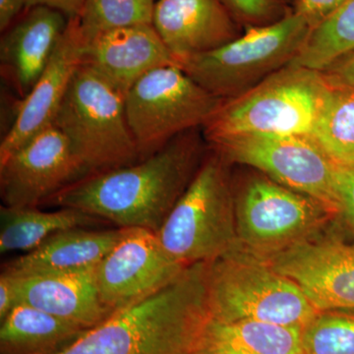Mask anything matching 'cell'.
<instances>
[{"label": "cell", "mask_w": 354, "mask_h": 354, "mask_svg": "<svg viewBox=\"0 0 354 354\" xmlns=\"http://www.w3.org/2000/svg\"><path fill=\"white\" fill-rule=\"evenodd\" d=\"M193 133L179 135L135 164L85 177L44 204L157 234L201 167L202 142Z\"/></svg>", "instance_id": "cell-1"}, {"label": "cell", "mask_w": 354, "mask_h": 354, "mask_svg": "<svg viewBox=\"0 0 354 354\" xmlns=\"http://www.w3.org/2000/svg\"><path fill=\"white\" fill-rule=\"evenodd\" d=\"M208 263L188 266L165 290L116 312L53 354H194L211 319Z\"/></svg>", "instance_id": "cell-2"}, {"label": "cell", "mask_w": 354, "mask_h": 354, "mask_svg": "<svg viewBox=\"0 0 354 354\" xmlns=\"http://www.w3.org/2000/svg\"><path fill=\"white\" fill-rule=\"evenodd\" d=\"M333 88L325 72L286 65L223 101L205 134L208 140L245 134L310 137Z\"/></svg>", "instance_id": "cell-3"}, {"label": "cell", "mask_w": 354, "mask_h": 354, "mask_svg": "<svg viewBox=\"0 0 354 354\" xmlns=\"http://www.w3.org/2000/svg\"><path fill=\"white\" fill-rule=\"evenodd\" d=\"M207 290L211 319L220 322L304 329L319 312L292 279L241 247L209 262Z\"/></svg>", "instance_id": "cell-4"}, {"label": "cell", "mask_w": 354, "mask_h": 354, "mask_svg": "<svg viewBox=\"0 0 354 354\" xmlns=\"http://www.w3.org/2000/svg\"><path fill=\"white\" fill-rule=\"evenodd\" d=\"M53 125L68 139L88 176L141 160L125 95L85 65L77 70Z\"/></svg>", "instance_id": "cell-5"}, {"label": "cell", "mask_w": 354, "mask_h": 354, "mask_svg": "<svg viewBox=\"0 0 354 354\" xmlns=\"http://www.w3.org/2000/svg\"><path fill=\"white\" fill-rule=\"evenodd\" d=\"M227 164L218 153L205 158L157 232L165 250L186 267L212 262L241 247Z\"/></svg>", "instance_id": "cell-6"}, {"label": "cell", "mask_w": 354, "mask_h": 354, "mask_svg": "<svg viewBox=\"0 0 354 354\" xmlns=\"http://www.w3.org/2000/svg\"><path fill=\"white\" fill-rule=\"evenodd\" d=\"M311 29L308 20L292 11L274 24L247 28L216 50L179 60L178 66L211 94L234 99L290 64Z\"/></svg>", "instance_id": "cell-7"}, {"label": "cell", "mask_w": 354, "mask_h": 354, "mask_svg": "<svg viewBox=\"0 0 354 354\" xmlns=\"http://www.w3.org/2000/svg\"><path fill=\"white\" fill-rule=\"evenodd\" d=\"M239 246L267 260L320 234L335 218L325 205L265 174L234 191Z\"/></svg>", "instance_id": "cell-8"}, {"label": "cell", "mask_w": 354, "mask_h": 354, "mask_svg": "<svg viewBox=\"0 0 354 354\" xmlns=\"http://www.w3.org/2000/svg\"><path fill=\"white\" fill-rule=\"evenodd\" d=\"M223 100L205 90L178 65L146 74L125 95V111L141 160L172 139L205 127Z\"/></svg>", "instance_id": "cell-9"}, {"label": "cell", "mask_w": 354, "mask_h": 354, "mask_svg": "<svg viewBox=\"0 0 354 354\" xmlns=\"http://www.w3.org/2000/svg\"><path fill=\"white\" fill-rule=\"evenodd\" d=\"M209 141L227 164L254 167L281 185L318 200L339 216L337 165L310 137L245 134Z\"/></svg>", "instance_id": "cell-10"}, {"label": "cell", "mask_w": 354, "mask_h": 354, "mask_svg": "<svg viewBox=\"0 0 354 354\" xmlns=\"http://www.w3.org/2000/svg\"><path fill=\"white\" fill-rule=\"evenodd\" d=\"M88 176L68 139L50 125L0 162L2 205L36 208Z\"/></svg>", "instance_id": "cell-11"}, {"label": "cell", "mask_w": 354, "mask_h": 354, "mask_svg": "<svg viewBox=\"0 0 354 354\" xmlns=\"http://www.w3.org/2000/svg\"><path fill=\"white\" fill-rule=\"evenodd\" d=\"M186 268L165 250L157 234L128 228L95 267V276L102 302L116 313L165 290Z\"/></svg>", "instance_id": "cell-12"}, {"label": "cell", "mask_w": 354, "mask_h": 354, "mask_svg": "<svg viewBox=\"0 0 354 354\" xmlns=\"http://www.w3.org/2000/svg\"><path fill=\"white\" fill-rule=\"evenodd\" d=\"M266 261L292 279L319 312L354 311L353 243L317 235Z\"/></svg>", "instance_id": "cell-13"}, {"label": "cell", "mask_w": 354, "mask_h": 354, "mask_svg": "<svg viewBox=\"0 0 354 354\" xmlns=\"http://www.w3.org/2000/svg\"><path fill=\"white\" fill-rule=\"evenodd\" d=\"M85 39L77 18L69 19L53 57L29 94L21 102L17 115L0 144V162L53 125L72 79L82 64Z\"/></svg>", "instance_id": "cell-14"}, {"label": "cell", "mask_w": 354, "mask_h": 354, "mask_svg": "<svg viewBox=\"0 0 354 354\" xmlns=\"http://www.w3.org/2000/svg\"><path fill=\"white\" fill-rule=\"evenodd\" d=\"M152 25L177 64L243 34L223 0H156Z\"/></svg>", "instance_id": "cell-15"}, {"label": "cell", "mask_w": 354, "mask_h": 354, "mask_svg": "<svg viewBox=\"0 0 354 354\" xmlns=\"http://www.w3.org/2000/svg\"><path fill=\"white\" fill-rule=\"evenodd\" d=\"M82 64L124 95L153 70L178 65L152 24L120 28L85 41Z\"/></svg>", "instance_id": "cell-16"}, {"label": "cell", "mask_w": 354, "mask_h": 354, "mask_svg": "<svg viewBox=\"0 0 354 354\" xmlns=\"http://www.w3.org/2000/svg\"><path fill=\"white\" fill-rule=\"evenodd\" d=\"M4 32L0 41L1 70L24 99L46 69L69 19L43 6L30 7Z\"/></svg>", "instance_id": "cell-17"}, {"label": "cell", "mask_w": 354, "mask_h": 354, "mask_svg": "<svg viewBox=\"0 0 354 354\" xmlns=\"http://www.w3.org/2000/svg\"><path fill=\"white\" fill-rule=\"evenodd\" d=\"M95 269L14 277L18 304L30 305L83 329H93L114 314L100 297Z\"/></svg>", "instance_id": "cell-18"}, {"label": "cell", "mask_w": 354, "mask_h": 354, "mask_svg": "<svg viewBox=\"0 0 354 354\" xmlns=\"http://www.w3.org/2000/svg\"><path fill=\"white\" fill-rule=\"evenodd\" d=\"M127 230L76 227L62 230L25 255L6 263L2 272L22 278L95 269L124 236Z\"/></svg>", "instance_id": "cell-19"}, {"label": "cell", "mask_w": 354, "mask_h": 354, "mask_svg": "<svg viewBox=\"0 0 354 354\" xmlns=\"http://www.w3.org/2000/svg\"><path fill=\"white\" fill-rule=\"evenodd\" d=\"M298 327L209 319L194 354H304Z\"/></svg>", "instance_id": "cell-20"}, {"label": "cell", "mask_w": 354, "mask_h": 354, "mask_svg": "<svg viewBox=\"0 0 354 354\" xmlns=\"http://www.w3.org/2000/svg\"><path fill=\"white\" fill-rule=\"evenodd\" d=\"M88 330L19 304L1 321L0 354H53Z\"/></svg>", "instance_id": "cell-21"}, {"label": "cell", "mask_w": 354, "mask_h": 354, "mask_svg": "<svg viewBox=\"0 0 354 354\" xmlns=\"http://www.w3.org/2000/svg\"><path fill=\"white\" fill-rule=\"evenodd\" d=\"M101 218L78 209L60 208L44 212L37 208L0 207V253L32 251L51 235L76 227H90Z\"/></svg>", "instance_id": "cell-22"}, {"label": "cell", "mask_w": 354, "mask_h": 354, "mask_svg": "<svg viewBox=\"0 0 354 354\" xmlns=\"http://www.w3.org/2000/svg\"><path fill=\"white\" fill-rule=\"evenodd\" d=\"M354 53V0L314 26L291 66L325 71L342 58Z\"/></svg>", "instance_id": "cell-23"}, {"label": "cell", "mask_w": 354, "mask_h": 354, "mask_svg": "<svg viewBox=\"0 0 354 354\" xmlns=\"http://www.w3.org/2000/svg\"><path fill=\"white\" fill-rule=\"evenodd\" d=\"M310 138L335 165L354 164V85H334Z\"/></svg>", "instance_id": "cell-24"}, {"label": "cell", "mask_w": 354, "mask_h": 354, "mask_svg": "<svg viewBox=\"0 0 354 354\" xmlns=\"http://www.w3.org/2000/svg\"><path fill=\"white\" fill-rule=\"evenodd\" d=\"M156 0H86L79 14V28L85 41L97 35L130 27L152 24Z\"/></svg>", "instance_id": "cell-25"}, {"label": "cell", "mask_w": 354, "mask_h": 354, "mask_svg": "<svg viewBox=\"0 0 354 354\" xmlns=\"http://www.w3.org/2000/svg\"><path fill=\"white\" fill-rule=\"evenodd\" d=\"M304 354H354V311H320L302 329Z\"/></svg>", "instance_id": "cell-26"}, {"label": "cell", "mask_w": 354, "mask_h": 354, "mask_svg": "<svg viewBox=\"0 0 354 354\" xmlns=\"http://www.w3.org/2000/svg\"><path fill=\"white\" fill-rule=\"evenodd\" d=\"M243 29L274 24L292 13L286 0H223Z\"/></svg>", "instance_id": "cell-27"}, {"label": "cell", "mask_w": 354, "mask_h": 354, "mask_svg": "<svg viewBox=\"0 0 354 354\" xmlns=\"http://www.w3.org/2000/svg\"><path fill=\"white\" fill-rule=\"evenodd\" d=\"M337 197L339 216L354 234V164L337 165Z\"/></svg>", "instance_id": "cell-28"}, {"label": "cell", "mask_w": 354, "mask_h": 354, "mask_svg": "<svg viewBox=\"0 0 354 354\" xmlns=\"http://www.w3.org/2000/svg\"><path fill=\"white\" fill-rule=\"evenodd\" d=\"M346 0H295L293 12L309 21L312 28L339 9Z\"/></svg>", "instance_id": "cell-29"}, {"label": "cell", "mask_w": 354, "mask_h": 354, "mask_svg": "<svg viewBox=\"0 0 354 354\" xmlns=\"http://www.w3.org/2000/svg\"><path fill=\"white\" fill-rule=\"evenodd\" d=\"M324 72L333 85H354V53L342 58Z\"/></svg>", "instance_id": "cell-30"}, {"label": "cell", "mask_w": 354, "mask_h": 354, "mask_svg": "<svg viewBox=\"0 0 354 354\" xmlns=\"http://www.w3.org/2000/svg\"><path fill=\"white\" fill-rule=\"evenodd\" d=\"M18 305L15 278L6 272L0 274V322Z\"/></svg>", "instance_id": "cell-31"}, {"label": "cell", "mask_w": 354, "mask_h": 354, "mask_svg": "<svg viewBox=\"0 0 354 354\" xmlns=\"http://www.w3.org/2000/svg\"><path fill=\"white\" fill-rule=\"evenodd\" d=\"M26 1H27L26 9L37 6L50 7L64 13L68 19H72V18L78 17L86 0H26Z\"/></svg>", "instance_id": "cell-32"}, {"label": "cell", "mask_w": 354, "mask_h": 354, "mask_svg": "<svg viewBox=\"0 0 354 354\" xmlns=\"http://www.w3.org/2000/svg\"><path fill=\"white\" fill-rule=\"evenodd\" d=\"M27 7L26 0H0V30L6 32Z\"/></svg>", "instance_id": "cell-33"}]
</instances>
